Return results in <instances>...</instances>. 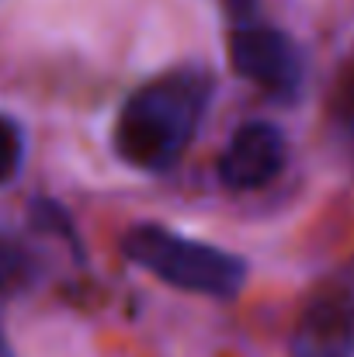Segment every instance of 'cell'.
<instances>
[{"instance_id":"5b68a950","label":"cell","mask_w":354,"mask_h":357,"mask_svg":"<svg viewBox=\"0 0 354 357\" xmlns=\"http://www.w3.org/2000/svg\"><path fill=\"white\" fill-rule=\"evenodd\" d=\"M288 163L285 132L274 121H243L216 160L219 184L226 191H260L281 177Z\"/></svg>"},{"instance_id":"277c9868","label":"cell","mask_w":354,"mask_h":357,"mask_svg":"<svg viewBox=\"0 0 354 357\" xmlns=\"http://www.w3.org/2000/svg\"><path fill=\"white\" fill-rule=\"evenodd\" d=\"M288 357H354V257L306 291Z\"/></svg>"},{"instance_id":"8992f818","label":"cell","mask_w":354,"mask_h":357,"mask_svg":"<svg viewBox=\"0 0 354 357\" xmlns=\"http://www.w3.org/2000/svg\"><path fill=\"white\" fill-rule=\"evenodd\" d=\"M31 274H35V267H31L28 250L14 239L0 236V295L21 288L24 281H31Z\"/></svg>"},{"instance_id":"6da1fadb","label":"cell","mask_w":354,"mask_h":357,"mask_svg":"<svg viewBox=\"0 0 354 357\" xmlns=\"http://www.w3.org/2000/svg\"><path fill=\"white\" fill-rule=\"evenodd\" d=\"M216 98V73L202 63H181L139 84L112 128L115 153L142 174H170L195 146Z\"/></svg>"},{"instance_id":"52a82bcc","label":"cell","mask_w":354,"mask_h":357,"mask_svg":"<svg viewBox=\"0 0 354 357\" xmlns=\"http://www.w3.org/2000/svg\"><path fill=\"white\" fill-rule=\"evenodd\" d=\"M24 160V132L7 115H0V184H7Z\"/></svg>"},{"instance_id":"30bf717a","label":"cell","mask_w":354,"mask_h":357,"mask_svg":"<svg viewBox=\"0 0 354 357\" xmlns=\"http://www.w3.org/2000/svg\"><path fill=\"white\" fill-rule=\"evenodd\" d=\"M0 357H10V351H7V344H3V337H0Z\"/></svg>"},{"instance_id":"ba28073f","label":"cell","mask_w":354,"mask_h":357,"mask_svg":"<svg viewBox=\"0 0 354 357\" xmlns=\"http://www.w3.org/2000/svg\"><path fill=\"white\" fill-rule=\"evenodd\" d=\"M334 125L344 135V142L354 149V66L341 77L334 91Z\"/></svg>"},{"instance_id":"9c48e42d","label":"cell","mask_w":354,"mask_h":357,"mask_svg":"<svg viewBox=\"0 0 354 357\" xmlns=\"http://www.w3.org/2000/svg\"><path fill=\"white\" fill-rule=\"evenodd\" d=\"M219 7L230 14V21H250V17H257V7H260V0H219Z\"/></svg>"},{"instance_id":"7a4b0ae2","label":"cell","mask_w":354,"mask_h":357,"mask_svg":"<svg viewBox=\"0 0 354 357\" xmlns=\"http://www.w3.org/2000/svg\"><path fill=\"white\" fill-rule=\"evenodd\" d=\"M121 257L163 284L205 298H236L246 284V260L233 250L181 236L160 222H139L121 236Z\"/></svg>"},{"instance_id":"3957f363","label":"cell","mask_w":354,"mask_h":357,"mask_svg":"<svg viewBox=\"0 0 354 357\" xmlns=\"http://www.w3.org/2000/svg\"><path fill=\"white\" fill-rule=\"evenodd\" d=\"M226 52L236 77L260 87L281 105L299 101L306 84V56L288 31L260 17L236 21L226 38Z\"/></svg>"}]
</instances>
